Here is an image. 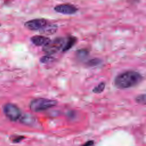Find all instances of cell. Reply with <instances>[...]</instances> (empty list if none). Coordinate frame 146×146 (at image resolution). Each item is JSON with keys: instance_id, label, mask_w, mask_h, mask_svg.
<instances>
[{"instance_id": "11", "label": "cell", "mask_w": 146, "mask_h": 146, "mask_svg": "<svg viewBox=\"0 0 146 146\" xmlns=\"http://www.w3.org/2000/svg\"><path fill=\"white\" fill-rule=\"evenodd\" d=\"M105 87H106V83L104 82H102L99 83L96 86H95L92 89V92L95 94L102 93L104 90Z\"/></svg>"}, {"instance_id": "10", "label": "cell", "mask_w": 146, "mask_h": 146, "mask_svg": "<svg viewBox=\"0 0 146 146\" xmlns=\"http://www.w3.org/2000/svg\"><path fill=\"white\" fill-rule=\"evenodd\" d=\"M57 29L58 26L56 25H47L40 31V33L46 35H52L56 33Z\"/></svg>"}, {"instance_id": "13", "label": "cell", "mask_w": 146, "mask_h": 146, "mask_svg": "<svg viewBox=\"0 0 146 146\" xmlns=\"http://www.w3.org/2000/svg\"><path fill=\"white\" fill-rule=\"evenodd\" d=\"M135 101L138 104H140L141 105H145V95L143 94H140L137 95L135 98Z\"/></svg>"}, {"instance_id": "9", "label": "cell", "mask_w": 146, "mask_h": 146, "mask_svg": "<svg viewBox=\"0 0 146 146\" xmlns=\"http://www.w3.org/2000/svg\"><path fill=\"white\" fill-rule=\"evenodd\" d=\"M77 41V38L75 36H70L67 38L66 41H65L63 47L62 48L63 52H66L70 50L76 43Z\"/></svg>"}, {"instance_id": "1", "label": "cell", "mask_w": 146, "mask_h": 146, "mask_svg": "<svg viewBox=\"0 0 146 146\" xmlns=\"http://www.w3.org/2000/svg\"><path fill=\"white\" fill-rule=\"evenodd\" d=\"M143 76L133 70H127L118 74L114 80L115 87L119 89H126L133 87L143 80Z\"/></svg>"}, {"instance_id": "12", "label": "cell", "mask_w": 146, "mask_h": 146, "mask_svg": "<svg viewBox=\"0 0 146 146\" xmlns=\"http://www.w3.org/2000/svg\"><path fill=\"white\" fill-rule=\"evenodd\" d=\"M88 55V51L86 49H80L78 50L76 52L77 58L79 59H85Z\"/></svg>"}, {"instance_id": "16", "label": "cell", "mask_w": 146, "mask_h": 146, "mask_svg": "<svg viewBox=\"0 0 146 146\" xmlns=\"http://www.w3.org/2000/svg\"><path fill=\"white\" fill-rule=\"evenodd\" d=\"M23 138H24V137L22 136H14L11 137V140L13 143H18L20 141H21Z\"/></svg>"}, {"instance_id": "18", "label": "cell", "mask_w": 146, "mask_h": 146, "mask_svg": "<svg viewBox=\"0 0 146 146\" xmlns=\"http://www.w3.org/2000/svg\"><path fill=\"white\" fill-rule=\"evenodd\" d=\"M1 26V24H0V26Z\"/></svg>"}, {"instance_id": "15", "label": "cell", "mask_w": 146, "mask_h": 146, "mask_svg": "<svg viewBox=\"0 0 146 146\" xmlns=\"http://www.w3.org/2000/svg\"><path fill=\"white\" fill-rule=\"evenodd\" d=\"M54 58L53 57H52L50 55H44L43 56H42L40 59V62L43 63H48V62H52V60H54Z\"/></svg>"}, {"instance_id": "2", "label": "cell", "mask_w": 146, "mask_h": 146, "mask_svg": "<svg viewBox=\"0 0 146 146\" xmlns=\"http://www.w3.org/2000/svg\"><path fill=\"white\" fill-rule=\"evenodd\" d=\"M57 103L58 102L56 100L39 98L31 100L29 104V107L32 111L38 112L50 109L55 106Z\"/></svg>"}, {"instance_id": "17", "label": "cell", "mask_w": 146, "mask_h": 146, "mask_svg": "<svg viewBox=\"0 0 146 146\" xmlns=\"http://www.w3.org/2000/svg\"><path fill=\"white\" fill-rule=\"evenodd\" d=\"M93 144V141H89L87 143H86L83 146H91V145Z\"/></svg>"}, {"instance_id": "14", "label": "cell", "mask_w": 146, "mask_h": 146, "mask_svg": "<svg viewBox=\"0 0 146 146\" xmlns=\"http://www.w3.org/2000/svg\"><path fill=\"white\" fill-rule=\"evenodd\" d=\"M100 62H101V60L99 59L94 58V59H92L88 60L87 62V64L90 67L95 66L99 64L100 63Z\"/></svg>"}, {"instance_id": "8", "label": "cell", "mask_w": 146, "mask_h": 146, "mask_svg": "<svg viewBox=\"0 0 146 146\" xmlns=\"http://www.w3.org/2000/svg\"><path fill=\"white\" fill-rule=\"evenodd\" d=\"M20 121L27 125H33L36 123V118L30 114L26 113L20 117Z\"/></svg>"}, {"instance_id": "4", "label": "cell", "mask_w": 146, "mask_h": 146, "mask_svg": "<svg viewBox=\"0 0 146 146\" xmlns=\"http://www.w3.org/2000/svg\"><path fill=\"white\" fill-rule=\"evenodd\" d=\"M3 112L5 116L11 121H16L21 117L20 108L13 103H7L3 107Z\"/></svg>"}, {"instance_id": "3", "label": "cell", "mask_w": 146, "mask_h": 146, "mask_svg": "<svg viewBox=\"0 0 146 146\" xmlns=\"http://www.w3.org/2000/svg\"><path fill=\"white\" fill-rule=\"evenodd\" d=\"M65 42V39L62 37H58L51 40L48 43L43 46L42 50L47 55H52L62 49Z\"/></svg>"}, {"instance_id": "6", "label": "cell", "mask_w": 146, "mask_h": 146, "mask_svg": "<svg viewBox=\"0 0 146 146\" xmlns=\"http://www.w3.org/2000/svg\"><path fill=\"white\" fill-rule=\"evenodd\" d=\"M54 9L56 13L64 15H72L75 14L78 10L76 6L70 3L58 5L54 7Z\"/></svg>"}, {"instance_id": "7", "label": "cell", "mask_w": 146, "mask_h": 146, "mask_svg": "<svg viewBox=\"0 0 146 146\" xmlns=\"http://www.w3.org/2000/svg\"><path fill=\"white\" fill-rule=\"evenodd\" d=\"M30 40L31 42L36 46H43L51 40L49 38L42 35L33 36L31 38Z\"/></svg>"}, {"instance_id": "5", "label": "cell", "mask_w": 146, "mask_h": 146, "mask_svg": "<svg viewBox=\"0 0 146 146\" xmlns=\"http://www.w3.org/2000/svg\"><path fill=\"white\" fill-rule=\"evenodd\" d=\"M47 25H48V22L46 19L36 18L26 22L24 25L29 30L33 31H41Z\"/></svg>"}]
</instances>
